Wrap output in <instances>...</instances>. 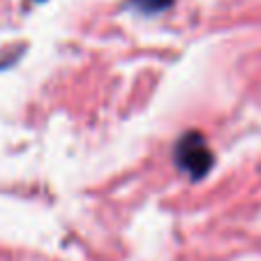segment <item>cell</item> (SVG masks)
I'll list each match as a JSON object with an SVG mask.
<instances>
[{"mask_svg": "<svg viewBox=\"0 0 261 261\" xmlns=\"http://www.w3.org/2000/svg\"><path fill=\"white\" fill-rule=\"evenodd\" d=\"M176 164L192 178H201L208 173V169L213 167V153L199 132H188L180 137L176 146Z\"/></svg>", "mask_w": 261, "mask_h": 261, "instance_id": "obj_1", "label": "cell"}, {"mask_svg": "<svg viewBox=\"0 0 261 261\" xmlns=\"http://www.w3.org/2000/svg\"><path fill=\"white\" fill-rule=\"evenodd\" d=\"M171 3L173 0H132V5L139 7L141 12H146V14H155V12L167 10Z\"/></svg>", "mask_w": 261, "mask_h": 261, "instance_id": "obj_2", "label": "cell"}]
</instances>
